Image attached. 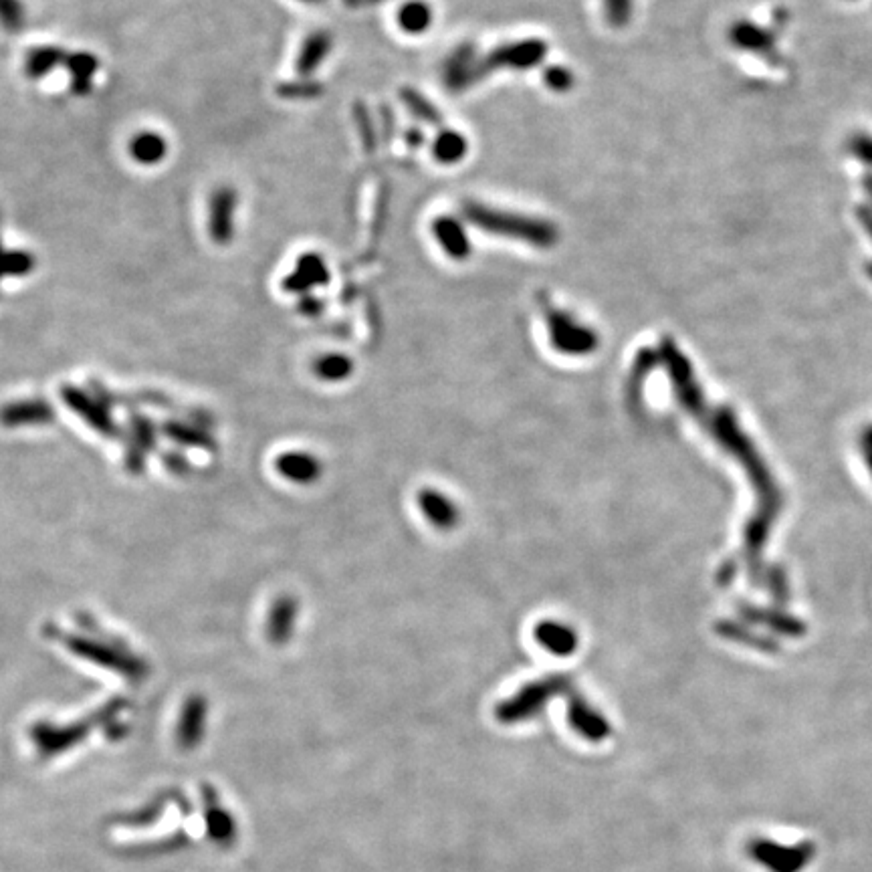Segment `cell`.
I'll return each instance as SVG.
<instances>
[{
  "mask_svg": "<svg viewBox=\"0 0 872 872\" xmlns=\"http://www.w3.org/2000/svg\"><path fill=\"white\" fill-rule=\"evenodd\" d=\"M467 216L479 229L521 239L535 247H552L556 243V229L548 223L535 221V218L519 216V214H507V212H495L493 208L481 206V204H467L465 206Z\"/></svg>",
  "mask_w": 872,
  "mask_h": 872,
  "instance_id": "cell-1",
  "label": "cell"
},
{
  "mask_svg": "<svg viewBox=\"0 0 872 872\" xmlns=\"http://www.w3.org/2000/svg\"><path fill=\"white\" fill-rule=\"evenodd\" d=\"M116 715H118V703H112L107 709H103L101 713H97L93 719H89L85 723H75V725L63 727V729L55 727V725L39 723L31 731V737L35 739V745H37L41 757L49 759V757H55L63 751H69L73 745H77L81 739H85L97 723L107 725L105 731L109 733L112 731V725H116L114 723Z\"/></svg>",
  "mask_w": 872,
  "mask_h": 872,
  "instance_id": "cell-2",
  "label": "cell"
},
{
  "mask_svg": "<svg viewBox=\"0 0 872 872\" xmlns=\"http://www.w3.org/2000/svg\"><path fill=\"white\" fill-rule=\"evenodd\" d=\"M566 689H568V681L564 677H552V679L531 683L523 687L519 693H515L511 699L501 703L497 707V717L503 723L531 719L541 713V709L548 705V701H552L558 693Z\"/></svg>",
  "mask_w": 872,
  "mask_h": 872,
  "instance_id": "cell-3",
  "label": "cell"
},
{
  "mask_svg": "<svg viewBox=\"0 0 872 872\" xmlns=\"http://www.w3.org/2000/svg\"><path fill=\"white\" fill-rule=\"evenodd\" d=\"M548 327H550L554 348L562 354L580 356L596 348V338L588 327L580 325L578 321H574L570 315L562 311H554V309L548 311Z\"/></svg>",
  "mask_w": 872,
  "mask_h": 872,
  "instance_id": "cell-4",
  "label": "cell"
},
{
  "mask_svg": "<svg viewBox=\"0 0 872 872\" xmlns=\"http://www.w3.org/2000/svg\"><path fill=\"white\" fill-rule=\"evenodd\" d=\"M202 800H204V824H206L208 838L223 848L233 846L237 840V822L231 816V812L221 806L214 788L210 786L202 788Z\"/></svg>",
  "mask_w": 872,
  "mask_h": 872,
  "instance_id": "cell-5",
  "label": "cell"
},
{
  "mask_svg": "<svg viewBox=\"0 0 872 872\" xmlns=\"http://www.w3.org/2000/svg\"><path fill=\"white\" fill-rule=\"evenodd\" d=\"M237 192L233 188H218L210 198L208 231L218 245H227L235 233Z\"/></svg>",
  "mask_w": 872,
  "mask_h": 872,
  "instance_id": "cell-6",
  "label": "cell"
},
{
  "mask_svg": "<svg viewBox=\"0 0 872 872\" xmlns=\"http://www.w3.org/2000/svg\"><path fill=\"white\" fill-rule=\"evenodd\" d=\"M535 640L556 657H570L578 648V634L572 626L558 620H543L535 626Z\"/></svg>",
  "mask_w": 872,
  "mask_h": 872,
  "instance_id": "cell-7",
  "label": "cell"
},
{
  "mask_svg": "<svg viewBox=\"0 0 872 872\" xmlns=\"http://www.w3.org/2000/svg\"><path fill=\"white\" fill-rule=\"evenodd\" d=\"M418 505L422 509V513L426 515V519L439 529H451L459 523L461 519V511L457 507L455 501H451L445 493L434 491V489H424L418 495Z\"/></svg>",
  "mask_w": 872,
  "mask_h": 872,
  "instance_id": "cell-8",
  "label": "cell"
},
{
  "mask_svg": "<svg viewBox=\"0 0 872 872\" xmlns=\"http://www.w3.org/2000/svg\"><path fill=\"white\" fill-rule=\"evenodd\" d=\"M204 723H206V701L202 697H192L182 711L180 723H178V745L182 749H194L202 735H204Z\"/></svg>",
  "mask_w": 872,
  "mask_h": 872,
  "instance_id": "cell-9",
  "label": "cell"
},
{
  "mask_svg": "<svg viewBox=\"0 0 872 872\" xmlns=\"http://www.w3.org/2000/svg\"><path fill=\"white\" fill-rule=\"evenodd\" d=\"M570 723L572 727L590 741H600L610 733L606 719L592 709L582 697H570Z\"/></svg>",
  "mask_w": 872,
  "mask_h": 872,
  "instance_id": "cell-10",
  "label": "cell"
},
{
  "mask_svg": "<svg viewBox=\"0 0 872 872\" xmlns=\"http://www.w3.org/2000/svg\"><path fill=\"white\" fill-rule=\"evenodd\" d=\"M69 644H71V648H73L75 652L83 654V657H87V659H91V661H97V663L103 665V667L116 669L118 673H124L126 677H142V675H144V667H142V665H130V663H124V659L118 657V654H116L114 650L101 648L99 644H89V642H85V640H71Z\"/></svg>",
  "mask_w": 872,
  "mask_h": 872,
  "instance_id": "cell-11",
  "label": "cell"
},
{
  "mask_svg": "<svg viewBox=\"0 0 872 872\" xmlns=\"http://www.w3.org/2000/svg\"><path fill=\"white\" fill-rule=\"evenodd\" d=\"M545 55V45L539 41H525L519 45H511L505 49H499L491 55V65L495 67H517L525 69L541 61Z\"/></svg>",
  "mask_w": 872,
  "mask_h": 872,
  "instance_id": "cell-12",
  "label": "cell"
},
{
  "mask_svg": "<svg viewBox=\"0 0 872 872\" xmlns=\"http://www.w3.org/2000/svg\"><path fill=\"white\" fill-rule=\"evenodd\" d=\"M277 471L289 481L313 483L321 475V465L309 453H285L277 459Z\"/></svg>",
  "mask_w": 872,
  "mask_h": 872,
  "instance_id": "cell-13",
  "label": "cell"
},
{
  "mask_svg": "<svg viewBox=\"0 0 872 872\" xmlns=\"http://www.w3.org/2000/svg\"><path fill=\"white\" fill-rule=\"evenodd\" d=\"M297 620V602L293 598H279L269 614V638L277 644H283L291 638Z\"/></svg>",
  "mask_w": 872,
  "mask_h": 872,
  "instance_id": "cell-14",
  "label": "cell"
},
{
  "mask_svg": "<svg viewBox=\"0 0 872 872\" xmlns=\"http://www.w3.org/2000/svg\"><path fill=\"white\" fill-rule=\"evenodd\" d=\"M434 235L439 237L443 249L459 261L471 253V245L467 241L463 227L457 221H453V218H441L439 223H434Z\"/></svg>",
  "mask_w": 872,
  "mask_h": 872,
  "instance_id": "cell-15",
  "label": "cell"
},
{
  "mask_svg": "<svg viewBox=\"0 0 872 872\" xmlns=\"http://www.w3.org/2000/svg\"><path fill=\"white\" fill-rule=\"evenodd\" d=\"M325 281H327V271L321 259L315 255H307L301 257L297 273L285 281V287L291 291H301V289H311L313 285H321Z\"/></svg>",
  "mask_w": 872,
  "mask_h": 872,
  "instance_id": "cell-16",
  "label": "cell"
},
{
  "mask_svg": "<svg viewBox=\"0 0 872 872\" xmlns=\"http://www.w3.org/2000/svg\"><path fill=\"white\" fill-rule=\"evenodd\" d=\"M166 140L154 132H144L140 136L134 138L130 152L134 156V160H138L140 164H158L164 156H166Z\"/></svg>",
  "mask_w": 872,
  "mask_h": 872,
  "instance_id": "cell-17",
  "label": "cell"
},
{
  "mask_svg": "<svg viewBox=\"0 0 872 872\" xmlns=\"http://www.w3.org/2000/svg\"><path fill=\"white\" fill-rule=\"evenodd\" d=\"M63 398H67L69 406H71L75 412L83 414V416L87 418V422L93 424L95 428H99V430H103V432H109V430H112V424H109L107 414H105L97 404H93L91 400H87L83 394H79V392H75V390H63Z\"/></svg>",
  "mask_w": 872,
  "mask_h": 872,
  "instance_id": "cell-18",
  "label": "cell"
},
{
  "mask_svg": "<svg viewBox=\"0 0 872 872\" xmlns=\"http://www.w3.org/2000/svg\"><path fill=\"white\" fill-rule=\"evenodd\" d=\"M330 47H332L330 37H327L325 33L313 35L311 39H307V43L299 55L297 69L301 73H311L321 63V59H325L327 53H330Z\"/></svg>",
  "mask_w": 872,
  "mask_h": 872,
  "instance_id": "cell-19",
  "label": "cell"
},
{
  "mask_svg": "<svg viewBox=\"0 0 872 872\" xmlns=\"http://www.w3.org/2000/svg\"><path fill=\"white\" fill-rule=\"evenodd\" d=\"M315 374L327 382H340L352 374V360L342 354L323 356L315 362Z\"/></svg>",
  "mask_w": 872,
  "mask_h": 872,
  "instance_id": "cell-20",
  "label": "cell"
},
{
  "mask_svg": "<svg viewBox=\"0 0 872 872\" xmlns=\"http://www.w3.org/2000/svg\"><path fill=\"white\" fill-rule=\"evenodd\" d=\"M49 416H53V412L41 404V402H27V404H19V406H9L7 410H3L0 418L7 424H23V422H45Z\"/></svg>",
  "mask_w": 872,
  "mask_h": 872,
  "instance_id": "cell-21",
  "label": "cell"
},
{
  "mask_svg": "<svg viewBox=\"0 0 872 872\" xmlns=\"http://www.w3.org/2000/svg\"><path fill=\"white\" fill-rule=\"evenodd\" d=\"M65 61H67V65H69V69L73 73V87H75V91L77 93L89 91L91 77L97 71V61L91 55H87V53L65 57Z\"/></svg>",
  "mask_w": 872,
  "mask_h": 872,
  "instance_id": "cell-22",
  "label": "cell"
},
{
  "mask_svg": "<svg viewBox=\"0 0 872 872\" xmlns=\"http://www.w3.org/2000/svg\"><path fill=\"white\" fill-rule=\"evenodd\" d=\"M465 152H467V144L463 136L455 132H445L434 144V156L443 164H455L465 156Z\"/></svg>",
  "mask_w": 872,
  "mask_h": 872,
  "instance_id": "cell-23",
  "label": "cell"
},
{
  "mask_svg": "<svg viewBox=\"0 0 872 872\" xmlns=\"http://www.w3.org/2000/svg\"><path fill=\"white\" fill-rule=\"evenodd\" d=\"M61 59H65V55L59 49L53 47H41L37 51H31L27 57V73L29 77H43L45 73H49Z\"/></svg>",
  "mask_w": 872,
  "mask_h": 872,
  "instance_id": "cell-24",
  "label": "cell"
},
{
  "mask_svg": "<svg viewBox=\"0 0 872 872\" xmlns=\"http://www.w3.org/2000/svg\"><path fill=\"white\" fill-rule=\"evenodd\" d=\"M398 21H400V27L406 33L418 35V33H422L430 25V11L422 3H410V5L400 9Z\"/></svg>",
  "mask_w": 872,
  "mask_h": 872,
  "instance_id": "cell-25",
  "label": "cell"
},
{
  "mask_svg": "<svg viewBox=\"0 0 872 872\" xmlns=\"http://www.w3.org/2000/svg\"><path fill=\"white\" fill-rule=\"evenodd\" d=\"M25 23V11L19 0H0V25L7 31H19Z\"/></svg>",
  "mask_w": 872,
  "mask_h": 872,
  "instance_id": "cell-26",
  "label": "cell"
},
{
  "mask_svg": "<svg viewBox=\"0 0 872 872\" xmlns=\"http://www.w3.org/2000/svg\"><path fill=\"white\" fill-rule=\"evenodd\" d=\"M545 83L556 91H566L572 85V75L564 67H552L548 73H545Z\"/></svg>",
  "mask_w": 872,
  "mask_h": 872,
  "instance_id": "cell-27",
  "label": "cell"
},
{
  "mask_svg": "<svg viewBox=\"0 0 872 872\" xmlns=\"http://www.w3.org/2000/svg\"><path fill=\"white\" fill-rule=\"evenodd\" d=\"M406 101L410 103V107L414 109L416 116H420L422 120H426V122H436V120H439V116L432 112V107H428V103H424L418 95H410V97H406Z\"/></svg>",
  "mask_w": 872,
  "mask_h": 872,
  "instance_id": "cell-28",
  "label": "cell"
}]
</instances>
